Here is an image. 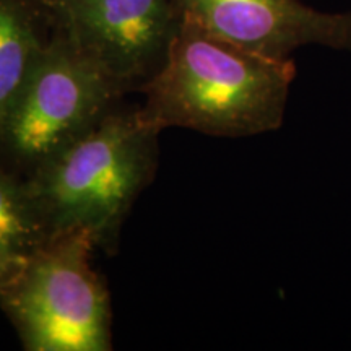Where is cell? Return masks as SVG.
Segmentation results:
<instances>
[{
	"instance_id": "cell-1",
	"label": "cell",
	"mask_w": 351,
	"mask_h": 351,
	"mask_svg": "<svg viewBox=\"0 0 351 351\" xmlns=\"http://www.w3.org/2000/svg\"><path fill=\"white\" fill-rule=\"evenodd\" d=\"M295 77L291 59L244 49L179 20L163 65L138 90V114L158 132L254 137L282 127Z\"/></svg>"
},
{
	"instance_id": "cell-2",
	"label": "cell",
	"mask_w": 351,
	"mask_h": 351,
	"mask_svg": "<svg viewBox=\"0 0 351 351\" xmlns=\"http://www.w3.org/2000/svg\"><path fill=\"white\" fill-rule=\"evenodd\" d=\"M160 134L138 106H119L26 178L49 238L85 231L96 249L116 254L132 207L155 179Z\"/></svg>"
},
{
	"instance_id": "cell-3",
	"label": "cell",
	"mask_w": 351,
	"mask_h": 351,
	"mask_svg": "<svg viewBox=\"0 0 351 351\" xmlns=\"http://www.w3.org/2000/svg\"><path fill=\"white\" fill-rule=\"evenodd\" d=\"M95 251L85 231L52 236L0 288V309L25 350H112L111 295L91 265Z\"/></svg>"
},
{
	"instance_id": "cell-4",
	"label": "cell",
	"mask_w": 351,
	"mask_h": 351,
	"mask_svg": "<svg viewBox=\"0 0 351 351\" xmlns=\"http://www.w3.org/2000/svg\"><path fill=\"white\" fill-rule=\"evenodd\" d=\"M129 90L52 28L0 127V163L29 178L122 106Z\"/></svg>"
},
{
	"instance_id": "cell-5",
	"label": "cell",
	"mask_w": 351,
	"mask_h": 351,
	"mask_svg": "<svg viewBox=\"0 0 351 351\" xmlns=\"http://www.w3.org/2000/svg\"><path fill=\"white\" fill-rule=\"evenodd\" d=\"M54 29L129 91L163 65L178 33L173 0H38Z\"/></svg>"
},
{
	"instance_id": "cell-6",
	"label": "cell",
	"mask_w": 351,
	"mask_h": 351,
	"mask_svg": "<svg viewBox=\"0 0 351 351\" xmlns=\"http://www.w3.org/2000/svg\"><path fill=\"white\" fill-rule=\"evenodd\" d=\"M179 20L219 39L289 59L307 44L351 49V13H322L300 0H173Z\"/></svg>"
},
{
	"instance_id": "cell-7",
	"label": "cell",
	"mask_w": 351,
	"mask_h": 351,
	"mask_svg": "<svg viewBox=\"0 0 351 351\" xmlns=\"http://www.w3.org/2000/svg\"><path fill=\"white\" fill-rule=\"evenodd\" d=\"M38 0H0V127L51 36Z\"/></svg>"
},
{
	"instance_id": "cell-8",
	"label": "cell",
	"mask_w": 351,
	"mask_h": 351,
	"mask_svg": "<svg viewBox=\"0 0 351 351\" xmlns=\"http://www.w3.org/2000/svg\"><path fill=\"white\" fill-rule=\"evenodd\" d=\"M47 239L26 179L0 163V257L20 262Z\"/></svg>"
},
{
	"instance_id": "cell-9",
	"label": "cell",
	"mask_w": 351,
	"mask_h": 351,
	"mask_svg": "<svg viewBox=\"0 0 351 351\" xmlns=\"http://www.w3.org/2000/svg\"><path fill=\"white\" fill-rule=\"evenodd\" d=\"M21 262V261H20ZM20 262L7 261V258L0 257V288L8 282V278L13 275V271L16 270V267L20 265Z\"/></svg>"
}]
</instances>
